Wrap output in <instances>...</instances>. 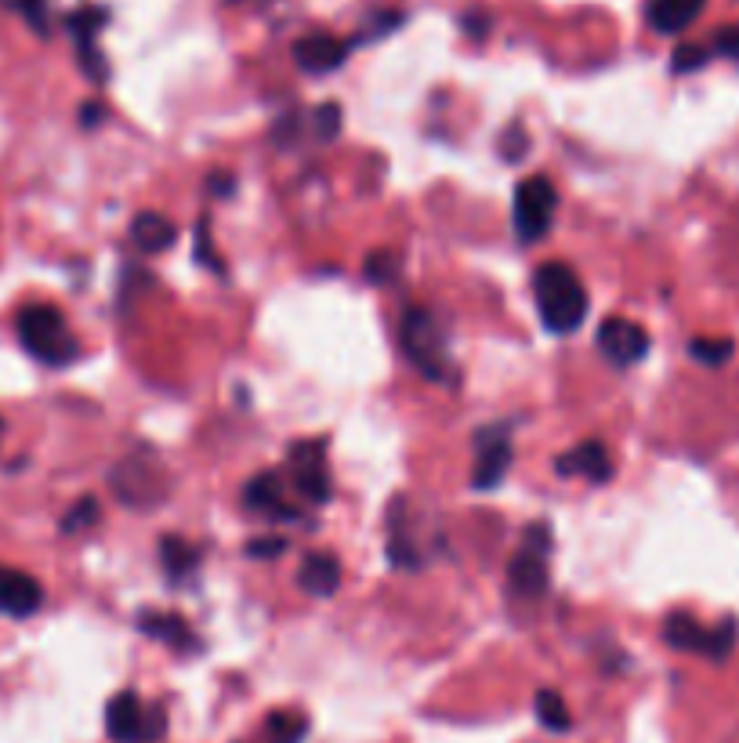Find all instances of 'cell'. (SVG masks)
Masks as SVG:
<instances>
[{"instance_id":"1","label":"cell","mask_w":739,"mask_h":743,"mask_svg":"<svg viewBox=\"0 0 739 743\" xmlns=\"http://www.w3.org/2000/svg\"><path fill=\"white\" fill-rule=\"evenodd\" d=\"M533 305H537L544 331L573 334L580 331V323L587 320L591 298L570 265L544 262L537 273H533Z\"/></svg>"},{"instance_id":"2","label":"cell","mask_w":739,"mask_h":743,"mask_svg":"<svg viewBox=\"0 0 739 743\" xmlns=\"http://www.w3.org/2000/svg\"><path fill=\"white\" fill-rule=\"evenodd\" d=\"M400 345L403 356L410 359V367L425 381H436V385H453L457 381V367H453L446 352V334H442L436 312L420 305L406 309L400 323Z\"/></svg>"},{"instance_id":"3","label":"cell","mask_w":739,"mask_h":743,"mask_svg":"<svg viewBox=\"0 0 739 743\" xmlns=\"http://www.w3.org/2000/svg\"><path fill=\"white\" fill-rule=\"evenodd\" d=\"M19 341L22 348L48 367H65L81 356V345L70 323L55 305H26L19 312Z\"/></svg>"},{"instance_id":"4","label":"cell","mask_w":739,"mask_h":743,"mask_svg":"<svg viewBox=\"0 0 739 743\" xmlns=\"http://www.w3.org/2000/svg\"><path fill=\"white\" fill-rule=\"evenodd\" d=\"M555 214H559V189L548 175H529L515 185V207H511V221H515L519 243H537L551 232Z\"/></svg>"},{"instance_id":"5","label":"cell","mask_w":739,"mask_h":743,"mask_svg":"<svg viewBox=\"0 0 739 743\" xmlns=\"http://www.w3.org/2000/svg\"><path fill=\"white\" fill-rule=\"evenodd\" d=\"M511 460H515V446H511L508 424L479 428L475 435V468H472V490L490 493L508 479Z\"/></svg>"},{"instance_id":"6","label":"cell","mask_w":739,"mask_h":743,"mask_svg":"<svg viewBox=\"0 0 739 743\" xmlns=\"http://www.w3.org/2000/svg\"><path fill=\"white\" fill-rule=\"evenodd\" d=\"M595 345L612 367L628 370V367L642 363V359L649 356V331L634 320L609 316V320H601L598 334H595Z\"/></svg>"},{"instance_id":"7","label":"cell","mask_w":739,"mask_h":743,"mask_svg":"<svg viewBox=\"0 0 739 743\" xmlns=\"http://www.w3.org/2000/svg\"><path fill=\"white\" fill-rule=\"evenodd\" d=\"M326 443H298L290 450V479L305 501L326 504L330 501V468H326Z\"/></svg>"},{"instance_id":"8","label":"cell","mask_w":739,"mask_h":743,"mask_svg":"<svg viewBox=\"0 0 739 743\" xmlns=\"http://www.w3.org/2000/svg\"><path fill=\"white\" fill-rule=\"evenodd\" d=\"M559 476H584L591 487H601V482L612 479V460H609V446L601 439H587V443H576L573 450H565L555 465Z\"/></svg>"},{"instance_id":"9","label":"cell","mask_w":739,"mask_h":743,"mask_svg":"<svg viewBox=\"0 0 739 743\" xmlns=\"http://www.w3.org/2000/svg\"><path fill=\"white\" fill-rule=\"evenodd\" d=\"M551 580H548V559L533 555V551L522 548L515 559L508 562V591L511 599L519 602H540L548 595Z\"/></svg>"},{"instance_id":"10","label":"cell","mask_w":739,"mask_h":743,"mask_svg":"<svg viewBox=\"0 0 739 743\" xmlns=\"http://www.w3.org/2000/svg\"><path fill=\"white\" fill-rule=\"evenodd\" d=\"M345 59H348V44H341L337 37H330V33H309V37L294 44V62H298L301 73H312V76L341 70Z\"/></svg>"},{"instance_id":"11","label":"cell","mask_w":739,"mask_h":743,"mask_svg":"<svg viewBox=\"0 0 739 743\" xmlns=\"http://www.w3.org/2000/svg\"><path fill=\"white\" fill-rule=\"evenodd\" d=\"M247 508H254L258 515H269V519H283V523H294L298 519V508L287 501V490H283V482L276 471H261L247 482V493H243Z\"/></svg>"},{"instance_id":"12","label":"cell","mask_w":739,"mask_h":743,"mask_svg":"<svg viewBox=\"0 0 739 743\" xmlns=\"http://www.w3.org/2000/svg\"><path fill=\"white\" fill-rule=\"evenodd\" d=\"M44 602V588L29 573L0 570V613L8 616H33Z\"/></svg>"},{"instance_id":"13","label":"cell","mask_w":739,"mask_h":743,"mask_svg":"<svg viewBox=\"0 0 739 743\" xmlns=\"http://www.w3.org/2000/svg\"><path fill=\"white\" fill-rule=\"evenodd\" d=\"M145 707L131 690L117 693L106 707V733L112 743H139L142 740Z\"/></svg>"},{"instance_id":"14","label":"cell","mask_w":739,"mask_h":743,"mask_svg":"<svg viewBox=\"0 0 739 743\" xmlns=\"http://www.w3.org/2000/svg\"><path fill=\"white\" fill-rule=\"evenodd\" d=\"M298 584L305 595H312V599H330V595H337V588H341L337 555H330V551H312V555H305L301 570H298Z\"/></svg>"},{"instance_id":"15","label":"cell","mask_w":739,"mask_h":743,"mask_svg":"<svg viewBox=\"0 0 739 743\" xmlns=\"http://www.w3.org/2000/svg\"><path fill=\"white\" fill-rule=\"evenodd\" d=\"M131 240L142 254H160V251H167V247H175L178 229L167 214L142 211V214H134V221H131Z\"/></svg>"},{"instance_id":"16","label":"cell","mask_w":739,"mask_h":743,"mask_svg":"<svg viewBox=\"0 0 739 743\" xmlns=\"http://www.w3.org/2000/svg\"><path fill=\"white\" fill-rule=\"evenodd\" d=\"M707 0H649V8H645V19H649V26L656 33H667V37H675V33L689 29L692 22L700 19V11Z\"/></svg>"},{"instance_id":"17","label":"cell","mask_w":739,"mask_h":743,"mask_svg":"<svg viewBox=\"0 0 739 743\" xmlns=\"http://www.w3.org/2000/svg\"><path fill=\"white\" fill-rule=\"evenodd\" d=\"M139 627H142V635H150L153 642H164V646H175V649H192V642H196L189 632V624L181 621L178 613H142Z\"/></svg>"},{"instance_id":"18","label":"cell","mask_w":739,"mask_h":743,"mask_svg":"<svg viewBox=\"0 0 739 743\" xmlns=\"http://www.w3.org/2000/svg\"><path fill=\"white\" fill-rule=\"evenodd\" d=\"M664 642L670 649L681 652H703V642H707V627H703L696 616L678 610L664 621Z\"/></svg>"},{"instance_id":"19","label":"cell","mask_w":739,"mask_h":743,"mask_svg":"<svg viewBox=\"0 0 739 743\" xmlns=\"http://www.w3.org/2000/svg\"><path fill=\"white\" fill-rule=\"evenodd\" d=\"M160 562H164V573L170 580H181V577H189L192 570H196V562H200V551L189 544V540H181V537H164L160 540Z\"/></svg>"},{"instance_id":"20","label":"cell","mask_w":739,"mask_h":743,"mask_svg":"<svg viewBox=\"0 0 739 743\" xmlns=\"http://www.w3.org/2000/svg\"><path fill=\"white\" fill-rule=\"evenodd\" d=\"M533 711H537V722L544 729H551V733H570L573 715H570V707H565V700L555 690H540L537 700H533Z\"/></svg>"},{"instance_id":"21","label":"cell","mask_w":739,"mask_h":743,"mask_svg":"<svg viewBox=\"0 0 739 743\" xmlns=\"http://www.w3.org/2000/svg\"><path fill=\"white\" fill-rule=\"evenodd\" d=\"M736 345L729 341V337H692L689 341V356L696 359L700 367H725L732 359Z\"/></svg>"},{"instance_id":"22","label":"cell","mask_w":739,"mask_h":743,"mask_svg":"<svg viewBox=\"0 0 739 743\" xmlns=\"http://www.w3.org/2000/svg\"><path fill=\"white\" fill-rule=\"evenodd\" d=\"M362 273H367L373 287H392L403 273V262H400V254H392V251H373L367 257V265H362Z\"/></svg>"},{"instance_id":"23","label":"cell","mask_w":739,"mask_h":743,"mask_svg":"<svg viewBox=\"0 0 739 743\" xmlns=\"http://www.w3.org/2000/svg\"><path fill=\"white\" fill-rule=\"evenodd\" d=\"M736 632H739V624L732 621V616H725V621L718 627H707V642H703V657H711V660H725L729 652L736 649Z\"/></svg>"},{"instance_id":"24","label":"cell","mask_w":739,"mask_h":743,"mask_svg":"<svg viewBox=\"0 0 739 743\" xmlns=\"http://www.w3.org/2000/svg\"><path fill=\"white\" fill-rule=\"evenodd\" d=\"M309 733V722L301 715H272L269 718V743H301Z\"/></svg>"},{"instance_id":"25","label":"cell","mask_w":739,"mask_h":743,"mask_svg":"<svg viewBox=\"0 0 739 743\" xmlns=\"http://www.w3.org/2000/svg\"><path fill=\"white\" fill-rule=\"evenodd\" d=\"M312 128H315V139L320 142H334L341 134V128H345V109H341L337 103H323L312 112Z\"/></svg>"},{"instance_id":"26","label":"cell","mask_w":739,"mask_h":743,"mask_svg":"<svg viewBox=\"0 0 739 743\" xmlns=\"http://www.w3.org/2000/svg\"><path fill=\"white\" fill-rule=\"evenodd\" d=\"M98 498H81L73 504L70 512H65V519H62V534H81L87 530V526H95L98 523Z\"/></svg>"},{"instance_id":"27","label":"cell","mask_w":739,"mask_h":743,"mask_svg":"<svg viewBox=\"0 0 739 743\" xmlns=\"http://www.w3.org/2000/svg\"><path fill=\"white\" fill-rule=\"evenodd\" d=\"M526 153H529V139H526V128L515 120V123H508V131L500 134V156H504L508 164H522L526 160Z\"/></svg>"},{"instance_id":"28","label":"cell","mask_w":739,"mask_h":743,"mask_svg":"<svg viewBox=\"0 0 739 743\" xmlns=\"http://www.w3.org/2000/svg\"><path fill=\"white\" fill-rule=\"evenodd\" d=\"M707 59H711L707 48H700V44H681V48H675L670 70H675V73H692V70H703Z\"/></svg>"},{"instance_id":"29","label":"cell","mask_w":739,"mask_h":743,"mask_svg":"<svg viewBox=\"0 0 739 743\" xmlns=\"http://www.w3.org/2000/svg\"><path fill=\"white\" fill-rule=\"evenodd\" d=\"M389 559L395 562V566H403V570H417L420 566V555L414 551V540L410 537H400V534H392L389 537Z\"/></svg>"},{"instance_id":"30","label":"cell","mask_w":739,"mask_h":743,"mask_svg":"<svg viewBox=\"0 0 739 743\" xmlns=\"http://www.w3.org/2000/svg\"><path fill=\"white\" fill-rule=\"evenodd\" d=\"M522 548L533 551V555H544V559H548V551H551V526H548V523H533V526H526V534H522Z\"/></svg>"},{"instance_id":"31","label":"cell","mask_w":739,"mask_h":743,"mask_svg":"<svg viewBox=\"0 0 739 743\" xmlns=\"http://www.w3.org/2000/svg\"><path fill=\"white\" fill-rule=\"evenodd\" d=\"M283 551H287V540L283 537H261V540H250L247 544L250 559H279Z\"/></svg>"},{"instance_id":"32","label":"cell","mask_w":739,"mask_h":743,"mask_svg":"<svg viewBox=\"0 0 739 743\" xmlns=\"http://www.w3.org/2000/svg\"><path fill=\"white\" fill-rule=\"evenodd\" d=\"M196 262L207 265V268H222L218 265V254H214V243H211L207 218H200V229H196Z\"/></svg>"},{"instance_id":"33","label":"cell","mask_w":739,"mask_h":743,"mask_svg":"<svg viewBox=\"0 0 739 743\" xmlns=\"http://www.w3.org/2000/svg\"><path fill=\"white\" fill-rule=\"evenodd\" d=\"M714 51L725 55V59H739V26H725L714 37Z\"/></svg>"},{"instance_id":"34","label":"cell","mask_w":739,"mask_h":743,"mask_svg":"<svg viewBox=\"0 0 739 743\" xmlns=\"http://www.w3.org/2000/svg\"><path fill=\"white\" fill-rule=\"evenodd\" d=\"M22 15L33 22V29L37 33H48V19H44V0H19Z\"/></svg>"},{"instance_id":"35","label":"cell","mask_w":739,"mask_h":743,"mask_svg":"<svg viewBox=\"0 0 739 743\" xmlns=\"http://www.w3.org/2000/svg\"><path fill=\"white\" fill-rule=\"evenodd\" d=\"M207 189H211V193L214 196H233V189H236V182H233V175H211L207 178Z\"/></svg>"},{"instance_id":"36","label":"cell","mask_w":739,"mask_h":743,"mask_svg":"<svg viewBox=\"0 0 739 743\" xmlns=\"http://www.w3.org/2000/svg\"><path fill=\"white\" fill-rule=\"evenodd\" d=\"M461 26L468 29L472 37H486V33H490V19H482V15H475V11H472V15H464Z\"/></svg>"},{"instance_id":"37","label":"cell","mask_w":739,"mask_h":743,"mask_svg":"<svg viewBox=\"0 0 739 743\" xmlns=\"http://www.w3.org/2000/svg\"><path fill=\"white\" fill-rule=\"evenodd\" d=\"M102 117H106V112H102L98 103H84L81 106V123H84V128H98Z\"/></svg>"}]
</instances>
